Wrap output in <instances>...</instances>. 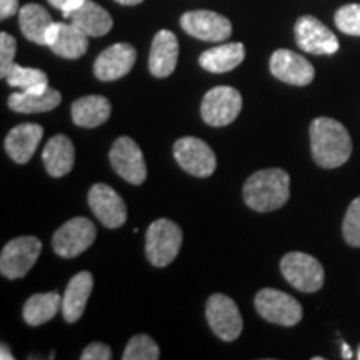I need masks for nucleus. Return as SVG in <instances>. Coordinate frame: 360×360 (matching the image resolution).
<instances>
[{"label": "nucleus", "mask_w": 360, "mask_h": 360, "mask_svg": "<svg viewBox=\"0 0 360 360\" xmlns=\"http://www.w3.org/2000/svg\"><path fill=\"white\" fill-rule=\"evenodd\" d=\"M310 148L319 167L335 169L350 159L352 139L340 122L319 117L310 124Z\"/></svg>", "instance_id": "nucleus-1"}, {"label": "nucleus", "mask_w": 360, "mask_h": 360, "mask_svg": "<svg viewBox=\"0 0 360 360\" xmlns=\"http://www.w3.org/2000/svg\"><path fill=\"white\" fill-rule=\"evenodd\" d=\"M290 177L282 169H264L250 175L244 186V200L252 210L272 212L287 204Z\"/></svg>", "instance_id": "nucleus-2"}, {"label": "nucleus", "mask_w": 360, "mask_h": 360, "mask_svg": "<svg viewBox=\"0 0 360 360\" xmlns=\"http://www.w3.org/2000/svg\"><path fill=\"white\" fill-rule=\"evenodd\" d=\"M182 231L172 220L159 219L148 225L146 233V255L155 267H167L182 247Z\"/></svg>", "instance_id": "nucleus-3"}, {"label": "nucleus", "mask_w": 360, "mask_h": 360, "mask_svg": "<svg viewBox=\"0 0 360 360\" xmlns=\"http://www.w3.org/2000/svg\"><path fill=\"white\" fill-rule=\"evenodd\" d=\"M281 270L285 281L302 292L321 290L326 281L323 267L317 259L304 252H290L281 260Z\"/></svg>", "instance_id": "nucleus-4"}, {"label": "nucleus", "mask_w": 360, "mask_h": 360, "mask_svg": "<svg viewBox=\"0 0 360 360\" xmlns=\"http://www.w3.org/2000/svg\"><path fill=\"white\" fill-rule=\"evenodd\" d=\"M255 309L267 322L294 327L302 321V305L294 297L276 289H262L255 295Z\"/></svg>", "instance_id": "nucleus-5"}, {"label": "nucleus", "mask_w": 360, "mask_h": 360, "mask_svg": "<svg viewBox=\"0 0 360 360\" xmlns=\"http://www.w3.org/2000/svg\"><path fill=\"white\" fill-rule=\"evenodd\" d=\"M242 110V96L238 90L227 85L210 89L200 105V114L205 124L212 127H225L237 119Z\"/></svg>", "instance_id": "nucleus-6"}, {"label": "nucleus", "mask_w": 360, "mask_h": 360, "mask_svg": "<svg viewBox=\"0 0 360 360\" xmlns=\"http://www.w3.org/2000/svg\"><path fill=\"white\" fill-rule=\"evenodd\" d=\"M42 242L37 237H17L4 247L0 255V272L7 278H22L37 262Z\"/></svg>", "instance_id": "nucleus-7"}, {"label": "nucleus", "mask_w": 360, "mask_h": 360, "mask_svg": "<svg viewBox=\"0 0 360 360\" xmlns=\"http://www.w3.org/2000/svg\"><path fill=\"white\" fill-rule=\"evenodd\" d=\"M97 236L96 225L85 217L67 220L58 231L53 233L52 247L57 255L64 259H74L94 244Z\"/></svg>", "instance_id": "nucleus-8"}, {"label": "nucleus", "mask_w": 360, "mask_h": 360, "mask_svg": "<svg viewBox=\"0 0 360 360\" xmlns=\"http://www.w3.org/2000/svg\"><path fill=\"white\" fill-rule=\"evenodd\" d=\"M174 155L179 165L193 177H210L217 167L214 150L197 137H182L174 143Z\"/></svg>", "instance_id": "nucleus-9"}, {"label": "nucleus", "mask_w": 360, "mask_h": 360, "mask_svg": "<svg viewBox=\"0 0 360 360\" xmlns=\"http://www.w3.org/2000/svg\"><path fill=\"white\" fill-rule=\"evenodd\" d=\"M207 321L210 328L220 340L232 342L240 335L242 327V315L238 312V307L231 297L224 294H214L207 300Z\"/></svg>", "instance_id": "nucleus-10"}, {"label": "nucleus", "mask_w": 360, "mask_h": 360, "mask_svg": "<svg viewBox=\"0 0 360 360\" xmlns=\"http://www.w3.org/2000/svg\"><path fill=\"white\" fill-rule=\"evenodd\" d=\"M110 164L117 174L129 184L141 186L147 179L146 160L141 147L130 137H119L110 148Z\"/></svg>", "instance_id": "nucleus-11"}, {"label": "nucleus", "mask_w": 360, "mask_h": 360, "mask_svg": "<svg viewBox=\"0 0 360 360\" xmlns=\"http://www.w3.org/2000/svg\"><path fill=\"white\" fill-rule=\"evenodd\" d=\"M295 42L304 52L314 56H330L339 51V40L321 20L304 15L295 22Z\"/></svg>", "instance_id": "nucleus-12"}, {"label": "nucleus", "mask_w": 360, "mask_h": 360, "mask_svg": "<svg viewBox=\"0 0 360 360\" xmlns=\"http://www.w3.org/2000/svg\"><path fill=\"white\" fill-rule=\"evenodd\" d=\"M180 25L188 35L207 42H222L232 34L231 20L210 11L186 12L180 19Z\"/></svg>", "instance_id": "nucleus-13"}, {"label": "nucleus", "mask_w": 360, "mask_h": 360, "mask_svg": "<svg viewBox=\"0 0 360 360\" xmlns=\"http://www.w3.org/2000/svg\"><path fill=\"white\" fill-rule=\"evenodd\" d=\"M89 205L102 225L117 229L127 220V205L107 184H96L89 192Z\"/></svg>", "instance_id": "nucleus-14"}, {"label": "nucleus", "mask_w": 360, "mask_h": 360, "mask_svg": "<svg viewBox=\"0 0 360 360\" xmlns=\"http://www.w3.org/2000/svg\"><path fill=\"white\" fill-rule=\"evenodd\" d=\"M270 72L272 75L282 82L290 85H309L315 77L314 65L310 64L307 58L299 56V53L281 49L274 52L270 57Z\"/></svg>", "instance_id": "nucleus-15"}, {"label": "nucleus", "mask_w": 360, "mask_h": 360, "mask_svg": "<svg viewBox=\"0 0 360 360\" xmlns=\"http://www.w3.org/2000/svg\"><path fill=\"white\" fill-rule=\"evenodd\" d=\"M137 52L130 44H114L97 57L94 74L98 80L112 82L127 75L135 64Z\"/></svg>", "instance_id": "nucleus-16"}, {"label": "nucleus", "mask_w": 360, "mask_h": 360, "mask_svg": "<svg viewBox=\"0 0 360 360\" xmlns=\"http://www.w3.org/2000/svg\"><path fill=\"white\" fill-rule=\"evenodd\" d=\"M47 45L53 53L64 58L82 57L89 49V35L79 27L65 22H53L47 30Z\"/></svg>", "instance_id": "nucleus-17"}, {"label": "nucleus", "mask_w": 360, "mask_h": 360, "mask_svg": "<svg viewBox=\"0 0 360 360\" xmlns=\"http://www.w3.org/2000/svg\"><path fill=\"white\" fill-rule=\"evenodd\" d=\"M44 137V129L39 124H20L13 127L6 137V150L17 164H27L37 150Z\"/></svg>", "instance_id": "nucleus-18"}, {"label": "nucleus", "mask_w": 360, "mask_h": 360, "mask_svg": "<svg viewBox=\"0 0 360 360\" xmlns=\"http://www.w3.org/2000/svg\"><path fill=\"white\" fill-rule=\"evenodd\" d=\"M179 58V42L170 30H160L154 37L148 57V69L155 77H169L175 70Z\"/></svg>", "instance_id": "nucleus-19"}, {"label": "nucleus", "mask_w": 360, "mask_h": 360, "mask_svg": "<svg viewBox=\"0 0 360 360\" xmlns=\"http://www.w3.org/2000/svg\"><path fill=\"white\" fill-rule=\"evenodd\" d=\"M94 287V277L90 272H79L70 278L62 297V314L69 323L77 322L82 317L85 305Z\"/></svg>", "instance_id": "nucleus-20"}, {"label": "nucleus", "mask_w": 360, "mask_h": 360, "mask_svg": "<svg viewBox=\"0 0 360 360\" xmlns=\"http://www.w3.org/2000/svg\"><path fill=\"white\" fill-rule=\"evenodd\" d=\"M45 169L52 177H64L74 167L75 148L67 135H53L42 154Z\"/></svg>", "instance_id": "nucleus-21"}, {"label": "nucleus", "mask_w": 360, "mask_h": 360, "mask_svg": "<svg viewBox=\"0 0 360 360\" xmlns=\"http://www.w3.org/2000/svg\"><path fill=\"white\" fill-rule=\"evenodd\" d=\"M69 20L89 37H102V35L109 34L112 24H114L110 13L92 0H85L77 11L70 13Z\"/></svg>", "instance_id": "nucleus-22"}, {"label": "nucleus", "mask_w": 360, "mask_h": 360, "mask_svg": "<svg viewBox=\"0 0 360 360\" xmlns=\"http://www.w3.org/2000/svg\"><path fill=\"white\" fill-rule=\"evenodd\" d=\"M62 102L58 90L47 87L45 90H20L8 97V107L19 114H40L56 109Z\"/></svg>", "instance_id": "nucleus-23"}, {"label": "nucleus", "mask_w": 360, "mask_h": 360, "mask_svg": "<svg viewBox=\"0 0 360 360\" xmlns=\"http://www.w3.org/2000/svg\"><path fill=\"white\" fill-rule=\"evenodd\" d=\"M112 105L102 96H87L72 103V120L84 129H94L109 120Z\"/></svg>", "instance_id": "nucleus-24"}, {"label": "nucleus", "mask_w": 360, "mask_h": 360, "mask_svg": "<svg viewBox=\"0 0 360 360\" xmlns=\"http://www.w3.org/2000/svg\"><path fill=\"white\" fill-rule=\"evenodd\" d=\"M245 57V49L240 42L224 44L219 47L209 49L199 57V64L202 69L212 74H225L231 72L242 64Z\"/></svg>", "instance_id": "nucleus-25"}, {"label": "nucleus", "mask_w": 360, "mask_h": 360, "mask_svg": "<svg viewBox=\"0 0 360 360\" xmlns=\"http://www.w3.org/2000/svg\"><path fill=\"white\" fill-rule=\"evenodd\" d=\"M53 24L51 13L39 4H25L19 11V25L22 34L30 42L47 45V30Z\"/></svg>", "instance_id": "nucleus-26"}, {"label": "nucleus", "mask_w": 360, "mask_h": 360, "mask_svg": "<svg viewBox=\"0 0 360 360\" xmlns=\"http://www.w3.org/2000/svg\"><path fill=\"white\" fill-rule=\"evenodd\" d=\"M60 309L62 299L57 292L35 294L24 305V321L27 322V326L39 327L45 322L52 321Z\"/></svg>", "instance_id": "nucleus-27"}, {"label": "nucleus", "mask_w": 360, "mask_h": 360, "mask_svg": "<svg viewBox=\"0 0 360 360\" xmlns=\"http://www.w3.org/2000/svg\"><path fill=\"white\" fill-rule=\"evenodd\" d=\"M7 84L20 90H45L49 87V77L44 70L30 69L13 64L7 74Z\"/></svg>", "instance_id": "nucleus-28"}, {"label": "nucleus", "mask_w": 360, "mask_h": 360, "mask_svg": "<svg viewBox=\"0 0 360 360\" xmlns=\"http://www.w3.org/2000/svg\"><path fill=\"white\" fill-rule=\"evenodd\" d=\"M160 357L159 345L152 337L139 334L130 339L127 347L124 350V360H157Z\"/></svg>", "instance_id": "nucleus-29"}, {"label": "nucleus", "mask_w": 360, "mask_h": 360, "mask_svg": "<svg viewBox=\"0 0 360 360\" xmlns=\"http://www.w3.org/2000/svg\"><path fill=\"white\" fill-rule=\"evenodd\" d=\"M335 25L340 32L360 37V4H347L335 12Z\"/></svg>", "instance_id": "nucleus-30"}, {"label": "nucleus", "mask_w": 360, "mask_h": 360, "mask_svg": "<svg viewBox=\"0 0 360 360\" xmlns=\"http://www.w3.org/2000/svg\"><path fill=\"white\" fill-rule=\"evenodd\" d=\"M342 232H344V238L349 245L360 247V197L349 205Z\"/></svg>", "instance_id": "nucleus-31"}, {"label": "nucleus", "mask_w": 360, "mask_h": 360, "mask_svg": "<svg viewBox=\"0 0 360 360\" xmlns=\"http://www.w3.org/2000/svg\"><path fill=\"white\" fill-rule=\"evenodd\" d=\"M17 42L12 35L7 32L0 34V77L6 79L13 65V57H15Z\"/></svg>", "instance_id": "nucleus-32"}, {"label": "nucleus", "mask_w": 360, "mask_h": 360, "mask_svg": "<svg viewBox=\"0 0 360 360\" xmlns=\"http://www.w3.org/2000/svg\"><path fill=\"white\" fill-rule=\"evenodd\" d=\"M82 360H110L112 350L109 345L101 344V342H94V344L87 345L82 352Z\"/></svg>", "instance_id": "nucleus-33"}, {"label": "nucleus", "mask_w": 360, "mask_h": 360, "mask_svg": "<svg viewBox=\"0 0 360 360\" xmlns=\"http://www.w3.org/2000/svg\"><path fill=\"white\" fill-rule=\"evenodd\" d=\"M19 0H0V19L6 20L19 12Z\"/></svg>", "instance_id": "nucleus-34"}, {"label": "nucleus", "mask_w": 360, "mask_h": 360, "mask_svg": "<svg viewBox=\"0 0 360 360\" xmlns=\"http://www.w3.org/2000/svg\"><path fill=\"white\" fill-rule=\"evenodd\" d=\"M0 352H2V354H0V359H2V360H12L13 359V355L11 354V349H8L6 344H2V347H0Z\"/></svg>", "instance_id": "nucleus-35"}, {"label": "nucleus", "mask_w": 360, "mask_h": 360, "mask_svg": "<svg viewBox=\"0 0 360 360\" xmlns=\"http://www.w3.org/2000/svg\"><path fill=\"white\" fill-rule=\"evenodd\" d=\"M342 357L344 359H352V349L349 347L345 342H342Z\"/></svg>", "instance_id": "nucleus-36"}, {"label": "nucleus", "mask_w": 360, "mask_h": 360, "mask_svg": "<svg viewBox=\"0 0 360 360\" xmlns=\"http://www.w3.org/2000/svg\"><path fill=\"white\" fill-rule=\"evenodd\" d=\"M69 2H70V0H49V4H51L52 7L58 8V11H62L65 4H69Z\"/></svg>", "instance_id": "nucleus-37"}, {"label": "nucleus", "mask_w": 360, "mask_h": 360, "mask_svg": "<svg viewBox=\"0 0 360 360\" xmlns=\"http://www.w3.org/2000/svg\"><path fill=\"white\" fill-rule=\"evenodd\" d=\"M115 2L122 4V6H137V4L143 2V0H115Z\"/></svg>", "instance_id": "nucleus-38"}, {"label": "nucleus", "mask_w": 360, "mask_h": 360, "mask_svg": "<svg viewBox=\"0 0 360 360\" xmlns=\"http://www.w3.org/2000/svg\"><path fill=\"white\" fill-rule=\"evenodd\" d=\"M357 359L360 360V347H359V350H357Z\"/></svg>", "instance_id": "nucleus-39"}]
</instances>
